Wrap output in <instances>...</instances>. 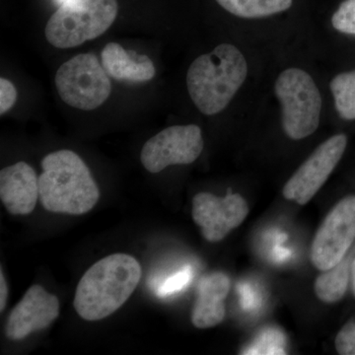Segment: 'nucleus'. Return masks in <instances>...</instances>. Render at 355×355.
<instances>
[{
	"label": "nucleus",
	"mask_w": 355,
	"mask_h": 355,
	"mask_svg": "<svg viewBox=\"0 0 355 355\" xmlns=\"http://www.w3.org/2000/svg\"><path fill=\"white\" fill-rule=\"evenodd\" d=\"M248 74L246 58L230 44H221L193 60L187 73L191 101L200 113H220L241 88Z\"/></svg>",
	"instance_id": "nucleus-3"
},
{
	"label": "nucleus",
	"mask_w": 355,
	"mask_h": 355,
	"mask_svg": "<svg viewBox=\"0 0 355 355\" xmlns=\"http://www.w3.org/2000/svg\"><path fill=\"white\" fill-rule=\"evenodd\" d=\"M336 349L340 355H355V320H350L336 338Z\"/></svg>",
	"instance_id": "nucleus-20"
},
{
	"label": "nucleus",
	"mask_w": 355,
	"mask_h": 355,
	"mask_svg": "<svg viewBox=\"0 0 355 355\" xmlns=\"http://www.w3.org/2000/svg\"><path fill=\"white\" fill-rule=\"evenodd\" d=\"M42 168L39 198L48 211L81 216L99 200L100 191L90 170L73 151L64 149L48 154Z\"/></svg>",
	"instance_id": "nucleus-2"
},
{
	"label": "nucleus",
	"mask_w": 355,
	"mask_h": 355,
	"mask_svg": "<svg viewBox=\"0 0 355 355\" xmlns=\"http://www.w3.org/2000/svg\"><path fill=\"white\" fill-rule=\"evenodd\" d=\"M102 64L112 78L130 83H146L156 74L153 60L137 51H127L120 44H107L101 53Z\"/></svg>",
	"instance_id": "nucleus-14"
},
{
	"label": "nucleus",
	"mask_w": 355,
	"mask_h": 355,
	"mask_svg": "<svg viewBox=\"0 0 355 355\" xmlns=\"http://www.w3.org/2000/svg\"><path fill=\"white\" fill-rule=\"evenodd\" d=\"M142 270L127 254L105 257L90 266L77 286L74 308L86 321H99L120 309L139 286Z\"/></svg>",
	"instance_id": "nucleus-1"
},
{
	"label": "nucleus",
	"mask_w": 355,
	"mask_h": 355,
	"mask_svg": "<svg viewBox=\"0 0 355 355\" xmlns=\"http://www.w3.org/2000/svg\"><path fill=\"white\" fill-rule=\"evenodd\" d=\"M60 315V301L43 286H33L11 311L6 327L9 340H20L51 326Z\"/></svg>",
	"instance_id": "nucleus-11"
},
{
	"label": "nucleus",
	"mask_w": 355,
	"mask_h": 355,
	"mask_svg": "<svg viewBox=\"0 0 355 355\" xmlns=\"http://www.w3.org/2000/svg\"><path fill=\"white\" fill-rule=\"evenodd\" d=\"M39 197V178L27 163L21 161L0 171V198L11 214H31Z\"/></svg>",
	"instance_id": "nucleus-12"
},
{
	"label": "nucleus",
	"mask_w": 355,
	"mask_h": 355,
	"mask_svg": "<svg viewBox=\"0 0 355 355\" xmlns=\"http://www.w3.org/2000/svg\"><path fill=\"white\" fill-rule=\"evenodd\" d=\"M17 90L11 81L2 77L0 79V114L3 116L15 104Z\"/></svg>",
	"instance_id": "nucleus-21"
},
{
	"label": "nucleus",
	"mask_w": 355,
	"mask_h": 355,
	"mask_svg": "<svg viewBox=\"0 0 355 355\" xmlns=\"http://www.w3.org/2000/svg\"><path fill=\"white\" fill-rule=\"evenodd\" d=\"M355 241V196L343 198L331 209L318 229L311 261L321 272L343 260Z\"/></svg>",
	"instance_id": "nucleus-7"
},
{
	"label": "nucleus",
	"mask_w": 355,
	"mask_h": 355,
	"mask_svg": "<svg viewBox=\"0 0 355 355\" xmlns=\"http://www.w3.org/2000/svg\"><path fill=\"white\" fill-rule=\"evenodd\" d=\"M216 2L229 13L250 19L284 12L292 6V0H216Z\"/></svg>",
	"instance_id": "nucleus-16"
},
{
	"label": "nucleus",
	"mask_w": 355,
	"mask_h": 355,
	"mask_svg": "<svg viewBox=\"0 0 355 355\" xmlns=\"http://www.w3.org/2000/svg\"><path fill=\"white\" fill-rule=\"evenodd\" d=\"M347 135L340 133L320 144L284 186V197L305 205L326 183L347 148Z\"/></svg>",
	"instance_id": "nucleus-9"
},
{
	"label": "nucleus",
	"mask_w": 355,
	"mask_h": 355,
	"mask_svg": "<svg viewBox=\"0 0 355 355\" xmlns=\"http://www.w3.org/2000/svg\"><path fill=\"white\" fill-rule=\"evenodd\" d=\"M331 24L338 32L355 35V0H345L331 18Z\"/></svg>",
	"instance_id": "nucleus-19"
},
{
	"label": "nucleus",
	"mask_w": 355,
	"mask_h": 355,
	"mask_svg": "<svg viewBox=\"0 0 355 355\" xmlns=\"http://www.w3.org/2000/svg\"><path fill=\"white\" fill-rule=\"evenodd\" d=\"M354 258L355 244L338 265L331 270H324L318 277L314 288L320 300L324 303H336L345 296Z\"/></svg>",
	"instance_id": "nucleus-15"
},
{
	"label": "nucleus",
	"mask_w": 355,
	"mask_h": 355,
	"mask_svg": "<svg viewBox=\"0 0 355 355\" xmlns=\"http://www.w3.org/2000/svg\"><path fill=\"white\" fill-rule=\"evenodd\" d=\"M7 297H8V287H7L6 279L4 277L3 272H0V311L6 308Z\"/></svg>",
	"instance_id": "nucleus-22"
},
{
	"label": "nucleus",
	"mask_w": 355,
	"mask_h": 355,
	"mask_svg": "<svg viewBox=\"0 0 355 355\" xmlns=\"http://www.w3.org/2000/svg\"><path fill=\"white\" fill-rule=\"evenodd\" d=\"M336 111L343 120H355V70L338 74L331 81Z\"/></svg>",
	"instance_id": "nucleus-17"
},
{
	"label": "nucleus",
	"mask_w": 355,
	"mask_h": 355,
	"mask_svg": "<svg viewBox=\"0 0 355 355\" xmlns=\"http://www.w3.org/2000/svg\"><path fill=\"white\" fill-rule=\"evenodd\" d=\"M202 150V132L198 125H173L147 140L140 161L147 171L156 174L168 166L195 162Z\"/></svg>",
	"instance_id": "nucleus-8"
},
{
	"label": "nucleus",
	"mask_w": 355,
	"mask_h": 355,
	"mask_svg": "<svg viewBox=\"0 0 355 355\" xmlns=\"http://www.w3.org/2000/svg\"><path fill=\"white\" fill-rule=\"evenodd\" d=\"M249 214L245 198L228 191L218 198L210 193H200L193 200V219L202 228V234L209 242L221 241L241 225Z\"/></svg>",
	"instance_id": "nucleus-10"
},
{
	"label": "nucleus",
	"mask_w": 355,
	"mask_h": 355,
	"mask_svg": "<svg viewBox=\"0 0 355 355\" xmlns=\"http://www.w3.org/2000/svg\"><path fill=\"white\" fill-rule=\"evenodd\" d=\"M118 10L116 0H67L46 23L44 36L55 48H76L102 36Z\"/></svg>",
	"instance_id": "nucleus-4"
},
{
	"label": "nucleus",
	"mask_w": 355,
	"mask_h": 355,
	"mask_svg": "<svg viewBox=\"0 0 355 355\" xmlns=\"http://www.w3.org/2000/svg\"><path fill=\"white\" fill-rule=\"evenodd\" d=\"M230 291V280L223 272H214L200 279L191 311V323L198 329L216 327L225 318L224 300Z\"/></svg>",
	"instance_id": "nucleus-13"
},
{
	"label": "nucleus",
	"mask_w": 355,
	"mask_h": 355,
	"mask_svg": "<svg viewBox=\"0 0 355 355\" xmlns=\"http://www.w3.org/2000/svg\"><path fill=\"white\" fill-rule=\"evenodd\" d=\"M191 277H193V270H191V266H187L166 279L164 282H159L158 286L155 289L156 294L160 298L174 295L177 292L183 291L184 287L190 284Z\"/></svg>",
	"instance_id": "nucleus-18"
},
{
	"label": "nucleus",
	"mask_w": 355,
	"mask_h": 355,
	"mask_svg": "<svg viewBox=\"0 0 355 355\" xmlns=\"http://www.w3.org/2000/svg\"><path fill=\"white\" fill-rule=\"evenodd\" d=\"M282 104V128L289 139H305L316 132L321 118L322 98L309 73L300 69L282 71L275 84Z\"/></svg>",
	"instance_id": "nucleus-5"
},
{
	"label": "nucleus",
	"mask_w": 355,
	"mask_h": 355,
	"mask_svg": "<svg viewBox=\"0 0 355 355\" xmlns=\"http://www.w3.org/2000/svg\"><path fill=\"white\" fill-rule=\"evenodd\" d=\"M55 81L62 101L83 111L99 108L112 92L108 73L93 53L70 58L58 69Z\"/></svg>",
	"instance_id": "nucleus-6"
},
{
	"label": "nucleus",
	"mask_w": 355,
	"mask_h": 355,
	"mask_svg": "<svg viewBox=\"0 0 355 355\" xmlns=\"http://www.w3.org/2000/svg\"><path fill=\"white\" fill-rule=\"evenodd\" d=\"M352 288H354V292L355 294V258H354V263H352Z\"/></svg>",
	"instance_id": "nucleus-23"
}]
</instances>
